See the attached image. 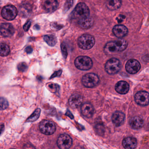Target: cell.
Masks as SVG:
<instances>
[{
  "label": "cell",
  "mask_w": 149,
  "mask_h": 149,
  "mask_svg": "<svg viewBox=\"0 0 149 149\" xmlns=\"http://www.w3.org/2000/svg\"><path fill=\"white\" fill-rule=\"evenodd\" d=\"M127 47L128 43L125 40L119 39L108 42L104 47V50L106 53L122 52L125 50Z\"/></svg>",
  "instance_id": "cell-1"
},
{
  "label": "cell",
  "mask_w": 149,
  "mask_h": 149,
  "mask_svg": "<svg viewBox=\"0 0 149 149\" xmlns=\"http://www.w3.org/2000/svg\"><path fill=\"white\" fill-rule=\"evenodd\" d=\"M90 10L88 6L84 3H80L77 5L72 13L74 19L81 20L89 17Z\"/></svg>",
  "instance_id": "cell-2"
},
{
  "label": "cell",
  "mask_w": 149,
  "mask_h": 149,
  "mask_svg": "<svg viewBox=\"0 0 149 149\" xmlns=\"http://www.w3.org/2000/svg\"><path fill=\"white\" fill-rule=\"evenodd\" d=\"M77 44L81 49L84 50L91 49L95 45V38L91 35L87 34L83 35L78 38Z\"/></svg>",
  "instance_id": "cell-3"
},
{
  "label": "cell",
  "mask_w": 149,
  "mask_h": 149,
  "mask_svg": "<svg viewBox=\"0 0 149 149\" xmlns=\"http://www.w3.org/2000/svg\"><path fill=\"white\" fill-rule=\"evenodd\" d=\"M75 66L81 70H88L93 66V61L90 57L87 56H79L74 61Z\"/></svg>",
  "instance_id": "cell-4"
},
{
  "label": "cell",
  "mask_w": 149,
  "mask_h": 149,
  "mask_svg": "<svg viewBox=\"0 0 149 149\" xmlns=\"http://www.w3.org/2000/svg\"><path fill=\"white\" fill-rule=\"evenodd\" d=\"M104 68L109 74H115L118 73L121 69V63L117 58H111L106 62Z\"/></svg>",
  "instance_id": "cell-5"
},
{
  "label": "cell",
  "mask_w": 149,
  "mask_h": 149,
  "mask_svg": "<svg viewBox=\"0 0 149 149\" xmlns=\"http://www.w3.org/2000/svg\"><path fill=\"white\" fill-rule=\"evenodd\" d=\"M81 82L83 85L86 88H94L99 83V77L94 73H88L83 77Z\"/></svg>",
  "instance_id": "cell-6"
},
{
  "label": "cell",
  "mask_w": 149,
  "mask_h": 149,
  "mask_svg": "<svg viewBox=\"0 0 149 149\" xmlns=\"http://www.w3.org/2000/svg\"><path fill=\"white\" fill-rule=\"evenodd\" d=\"M39 129L42 133L46 135L54 134L56 131V126L54 123L48 120H44L40 123Z\"/></svg>",
  "instance_id": "cell-7"
},
{
  "label": "cell",
  "mask_w": 149,
  "mask_h": 149,
  "mask_svg": "<svg viewBox=\"0 0 149 149\" xmlns=\"http://www.w3.org/2000/svg\"><path fill=\"white\" fill-rule=\"evenodd\" d=\"M18 14V11L15 6L13 5L6 6L2 8L1 15L7 20H13L15 19Z\"/></svg>",
  "instance_id": "cell-8"
},
{
  "label": "cell",
  "mask_w": 149,
  "mask_h": 149,
  "mask_svg": "<svg viewBox=\"0 0 149 149\" xmlns=\"http://www.w3.org/2000/svg\"><path fill=\"white\" fill-rule=\"evenodd\" d=\"M72 139L68 134H61L57 140V144L60 149H69L72 145Z\"/></svg>",
  "instance_id": "cell-9"
},
{
  "label": "cell",
  "mask_w": 149,
  "mask_h": 149,
  "mask_svg": "<svg viewBox=\"0 0 149 149\" xmlns=\"http://www.w3.org/2000/svg\"><path fill=\"white\" fill-rule=\"evenodd\" d=\"M135 100L140 106H147L149 104V93L145 91H139L135 95Z\"/></svg>",
  "instance_id": "cell-10"
},
{
  "label": "cell",
  "mask_w": 149,
  "mask_h": 149,
  "mask_svg": "<svg viewBox=\"0 0 149 149\" xmlns=\"http://www.w3.org/2000/svg\"><path fill=\"white\" fill-rule=\"evenodd\" d=\"M141 68V65L138 61L135 59L129 60L125 64V69L129 74H133L137 73Z\"/></svg>",
  "instance_id": "cell-11"
},
{
  "label": "cell",
  "mask_w": 149,
  "mask_h": 149,
  "mask_svg": "<svg viewBox=\"0 0 149 149\" xmlns=\"http://www.w3.org/2000/svg\"><path fill=\"white\" fill-rule=\"evenodd\" d=\"M0 32L1 35L4 37H11L14 34V28L11 23H2L1 25Z\"/></svg>",
  "instance_id": "cell-12"
},
{
  "label": "cell",
  "mask_w": 149,
  "mask_h": 149,
  "mask_svg": "<svg viewBox=\"0 0 149 149\" xmlns=\"http://www.w3.org/2000/svg\"><path fill=\"white\" fill-rule=\"evenodd\" d=\"M112 32L116 37L122 38L127 35L128 33V29L123 25H116L113 27Z\"/></svg>",
  "instance_id": "cell-13"
},
{
  "label": "cell",
  "mask_w": 149,
  "mask_h": 149,
  "mask_svg": "<svg viewBox=\"0 0 149 149\" xmlns=\"http://www.w3.org/2000/svg\"><path fill=\"white\" fill-rule=\"evenodd\" d=\"M83 99L81 95L77 94H73L69 100V104L71 108L76 109L80 107L83 102Z\"/></svg>",
  "instance_id": "cell-14"
},
{
  "label": "cell",
  "mask_w": 149,
  "mask_h": 149,
  "mask_svg": "<svg viewBox=\"0 0 149 149\" xmlns=\"http://www.w3.org/2000/svg\"><path fill=\"white\" fill-rule=\"evenodd\" d=\"M81 112L85 117H91L94 113V109L91 104L85 103L83 104L81 107Z\"/></svg>",
  "instance_id": "cell-15"
},
{
  "label": "cell",
  "mask_w": 149,
  "mask_h": 149,
  "mask_svg": "<svg viewBox=\"0 0 149 149\" xmlns=\"http://www.w3.org/2000/svg\"><path fill=\"white\" fill-rule=\"evenodd\" d=\"M125 116L123 112L120 111H116L113 114L111 118L112 123L116 126H121L124 122Z\"/></svg>",
  "instance_id": "cell-16"
},
{
  "label": "cell",
  "mask_w": 149,
  "mask_h": 149,
  "mask_svg": "<svg viewBox=\"0 0 149 149\" xmlns=\"http://www.w3.org/2000/svg\"><path fill=\"white\" fill-rule=\"evenodd\" d=\"M43 8L47 12H53L55 11L59 6L58 1L55 0H47L43 2Z\"/></svg>",
  "instance_id": "cell-17"
},
{
  "label": "cell",
  "mask_w": 149,
  "mask_h": 149,
  "mask_svg": "<svg viewBox=\"0 0 149 149\" xmlns=\"http://www.w3.org/2000/svg\"><path fill=\"white\" fill-rule=\"evenodd\" d=\"M130 89L129 84L125 81H118L115 86L116 91L122 95H124L128 93Z\"/></svg>",
  "instance_id": "cell-18"
},
{
  "label": "cell",
  "mask_w": 149,
  "mask_h": 149,
  "mask_svg": "<svg viewBox=\"0 0 149 149\" xmlns=\"http://www.w3.org/2000/svg\"><path fill=\"white\" fill-rule=\"evenodd\" d=\"M123 145L125 149H135L137 145V142L135 138L128 137L123 140Z\"/></svg>",
  "instance_id": "cell-19"
},
{
  "label": "cell",
  "mask_w": 149,
  "mask_h": 149,
  "mask_svg": "<svg viewBox=\"0 0 149 149\" xmlns=\"http://www.w3.org/2000/svg\"><path fill=\"white\" fill-rule=\"evenodd\" d=\"M129 124L132 129L139 130L142 128L143 126L144 121L142 118L135 116L130 119Z\"/></svg>",
  "instance_id": "cell-20"
},
{
  "label": "cell",
  "mask_w": 149,
  "mask_h": 149,
  "mask_svg": "<svg viewBox=\"0 0 149 149\" xmlns=\"http://www.w3.org/2000/svg\"><path fill=\"white\" fill-rule=\"evenodd\" d=\"M94 20L91 17L84 18L78 21V24L79 26L84 29H88L93 26Z\"/></svg>",
  "instance_id": "cell-21"
},
{
  "label": "cell",
  "mask_w": 149,
  "mask_h": 149,
  "mask_svg": "<svg viewBox=\"0 0 149 149\" xmlns=\"http://www.w3.org/2000/svg\"><path fill=\"white\" fill-rule=\"evenodd\" d=\"M107 7L109 10H115L118 9L122 6V1H110L107 3Z\"/></svg>",
  "instance_id": "cell-22"
},
{
  "label": "cell",
  "mask_w": 149,
  "mask_h": 149,
  "mask_svg": "<svg viewBox=\"0 0 149 149\" xmlns=\"http://www.w3.org/2000/svg\"><path fill=\"white\" fill-rule=\"evenodd\" d=\"M44 41L47 44L51 47H54L57 42V39L55 36L53 35H48L43 37Z\"/></svg>",
  "instance_id": "cell-23"
},
{
  "label": "cell",
  "mask_w": 149,
  "mask_h": 149,
  "mask_svg": "<svg viewBox=\"0 0 149 149\" xmlns=\"http://www.w3.org/2000/svg\"><path fill=\"white\" fill-rule=\"evenodd\" d=\"M0 54L1 56H6L9 54L10 52L9 46L4 43H1L0 45Z\"/></svg>",
  "instance_id": "cell-24"
},
{
  "label": "cell",
  "mask_w": 149,
  "mask_h": 149,
  "mask_svg": "<svg viewBox=\"0 0 149 149\" xmlns=\"http://www.w3.org/2000/svg\"><path fill=\"white\" fill-rule=\"evenodd\" d=\"M40 112L41 110L40 109H36L31 116L28 118L27 122H33L36 121L40 117Z\"/></svg>",
  "instance_id": "cell-25"
},
{
  "label": "cell",
  "mask_w": 149,
  "mask_h": 149,
  "mask_svg": "<svg viewBox=\"0 0 149 149\" xmlns=\"http://www.w3.org/2000/svg\"><path fill=\"white\" fill-rule=\"evenodd\" d=\"M47 88L53 93L57 92L59 89V86L57 84L53 83L48 84Z\"/></svg>",
  "instance_id": "cell-26"
},
{
  "label": "cell",
  "mask_w": 149,
  "mask_h": 149,
  "mask_svg": "<svg viewBox=\"0 0 149 149\" xmlns=\"http://www.w3.org/2000/svg\"><path fill=\"white\" fill-rule=\"evenodd\" d=\"M96 130L97 133L100 135H102L104 132V127L103 124L102 123H98L96 125Z\"/></svg>",
  "instance_id": "cell-27"
},
{
  "label": "cell",
  "mask_w": 149,
  "mask_h": 149,
  "mask_svg": "<svg viewBox=\"0 0 149 149\" xmlns=\"http://www.w3.org/2000/svg\"><path fill=\"white\" fill-rule=\"evenodd\" d=\"M8 103L7 100L4 97L1 98V110L5 109L8 108Z\"/></svg>",
  "instance_id": "cell-28"
},
{
  "label": "cell",
  "mask_w": 149,
  "mask_h": 149,
  "mask_svg": "<svg viewBox=\"0 0 149 149\" xmlns=\"http://www.w3.org/2000/svg\"><path fill=\"white\" fill-rule=\"evenodd\" d=\"M18 68L20 71H22V72H24L27 69V65L25 63H22L18 65Z\"/></svg>",
  "instance_id": "cell-29"
},
{
  "label": "cell",
  "mask_w": 149,
  "mask_h": 149,
  "mask_svg": "<svg viewBox=\"0 0 149 149\" xmlns=\"http://www.w3.org/2000/svg\"><path fill=\"white\" fill-rule=\"evenodd\" d=\"M73 1H67L66 2V4H65V8H64L65 10L68 11V9H69L73 5Z\"/></svg>",
  "instance_id": "cell-30"
},
{
  "label": "cell",
  "mask_w": 149,
  "mask_h": 149,
  "mask_svg": "<svg viewBox=\"0 0 149 149\" xmlns=\"http://www.w3.org/2000/svg\"><path fill=\"white\" fill-rule=\"evenodd\" d=\"M31 21L30 20H28L23 26V29L26 32L28 31L31 26Z\"/></svg>",
  "instance_id": "cell-31"
},
{
  "label": "cell",
  "mask_w": 149,
  "mask_h": 149,
  "mask_svg": "<svg viewBox=\"0 0 149 149\" xmlns=\"http://www.w3.org/2000/svg\"><path fill=\"white\" fill-rule=\"evenodd\" d=\"M61 50L62 51L63 54V56H64L66 57L67 56V49H66L65 45L63 44H62L61 45Z\"/></svg>",
  "instance_id": "cell-32"
},
{
  "label": "cell",
  "mask_w": 149,
  "mask_h": 149,
  "mask_svg": "<svg viewBox=\"0 0 149 149\" xmlns=\"http://www.w3.org/2000/svg\"><path fill=\"white\" fill-rule=\"evenodd\" d=\"M125 18V16L124 15H120L118 17H117L116 20H117L118 22V23H121V22H123Z\"/></svg>",
  "instance_id": "cell-33"
},
{
  "label": "cell",
  "mask_w": 149,
  "mask_h": 149,
  "mask_svg": "<svg viewBox=\"0 0 149 149\" xmlns=\"http://www.w3.org/2000/svg\"><path fill=\"white\" fill-rule=\"evenodd\" d=\"M62 73V70H58V71H56V72H55L54 73V74L52 75V76L51 77V78H54V77H55L57 76H60L61 75V74Z\"/></svg>",
  "instance_id": "cell-34"
},
{
  "label": "cell",
  "mask_w": 149,
  "mask_h": 149,
  "mask_svg": "<svg viewBox=\"0 0 149 149\" xmlns=\"http://www.w3.org/2000/svg\"><path fill=\"white\" fill-rule=\"evenodd\" d=\"M25 51H26V52L27 54H31V53H32V52H33V48H32V47H30V46H29V47H27L26 48Z\"/></svg>",
  "instance_id": "cell-35"
},
{
  "label": "cell",
  "mask_w": 149,
  "mask_h": 149,
  "mask_svg": "<svg viewBox=\"0 0 149 149\" xmlns=\"http://www.w3.org/2000/svg\"><path fill=\"white\" fill-rule=\"evenodd\" d=\"M24 149H35V148L31 145L27 144L24 146Z\"/></svg>",
  "instance_id": "cell-36"
}]
</instances>
